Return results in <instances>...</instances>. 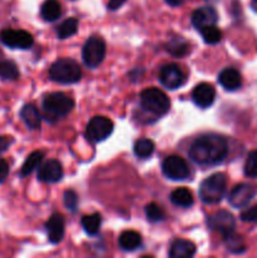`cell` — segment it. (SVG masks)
Instances as JSON below:
<instances>
[{
	"instance_id": "33",
	"label": "cell",
	"mask_w": 257,
	"mask_h": 258,
	"mask_svg": "<svg viewBox=\"0 0 257 258\" xmlns=\"http://www.w3.org/2000/svg\"><path fill=\"white\" fill-rule=\"evenodd\" d=\"M63 203L67 209L71 212H75L78 206V196L76 194L75 190H66L63 193Z\"/></svg>"
},
{
	"instance_id": "40",
	"label": "cell",
	"mask_w": 257,
	"mask_h": 258,
	"mask_svg": "<svg viewBox=\"0 0 257 258\" xmlns=\"http://www.w3.org/2000/svg\"><path fill=\"white\" fill-rule=\"evenodd\" d=\"M207 3H209V4H214V3H217V2H219V0H206Z\"/></svg>"
},
{
	"instance_id": "14",
	"label": "cell",
	"mask_w": 257,
	"mask_h": 258,
	"mask_svg": "<svg viewBox=\"0 0 257 258\" xmlns=\"http://www.w3.org/2000/svg\"><path fill=\"white\" fill-rule=\"evenodd\" d=\"M37 178L43 183H58L63 178V168L58 160H48L44 164H40L38 168Z\"/></svg>"
},
{
	"instance_id": "30",
	"label": "cell",
	"mask_w": 257,
	"mask_h": 258,
	"mask_svg": "<svg viewBox=\"0 0 257 258\" xmlns=\"http://www.w3.org/2000/svg\"><path fill=\"white\" fill-rule=\"evenodd\" d=\"M203 37V40L207 44H217L222 39V32L216 27V25H209V27L203 28L199 30Z\"/></svg>"
},
{
	"instance_id": "34",
	"label": "cell",
	"mask_w": 257,
	"mask_h": 258,
	"mask_svg": "<svg viewBox=\"0 0 257 258\" xmlns=\"http://www.w3.org/2000/svg\"><path fill=\"white\" fill-rule=\"evenodd\" d=\"M239 218L243 222H249V223H257V204L248 209H244L241 213Z\"/></svg>"
},
{
	"instance_id": "2",
	"label": "cell",
	"mask_w": 257,
	"mask_h": 258,
	"mask_svg": "<svg viewBox=\"0 0 257 258\" xmlns=\"http://www.w3.org/2000/svg\"><path fill=\"white\" fill-rule=\"evenodd\" d=\"M227 189L224 174L216 173L204 179L199 186V198L206 204H217L223 199Z\"/></svg>"
},
{
	"instance_id": "20",
	"label": "cell",
	"mask_w": 257,
	"mask_h": 258,
	"mask_svg": "<svg viewBox=\"0 0 257 258\" xmlns=\"http://www.w3.org/2000/svg\"><path fill=\"white\" fill-rule=\"evenodd\" d=\"M118 246L123 251H135L141 246V236L135 231H125L118 237Z\"/></svg>"
},
{
	"instance_id": "25",
	"label": "cell",
	"mask_w": 257,
	"mask_h": 258,
	"mask_svg": "<svg viewBox=\"0 0 257 258\" xmlns=\"http://www.w3.org/2000/svg\"><path fill=\"white\" fill-rule=\"evenodd\" d=\"M81 224H82L83 229L88 236H96L101 228V214L93 213L83 216L81 219Z\"/></svg>"
},
{
	"instance_id": "39",
	"label": "cell",
	"mask_w": 257,
	"mask_h": 258,
	"mask_svg": "<svg viewBox=\"0 0 257 258\" xmlns=\"http://www.w3.org/2000/svg\"><path fill=\"white\" fill-rule=\"evenodd\" d=\"M249 5H251L252 10H253L254 13H257V0H251Z\"/></svg>"
},
{
	"instance_id": "29",
	"label": "cell",
	"mask_w": 257,
	"mask_h": 258,
	"mask_svg": "<svg viewBox=\"0 0 257 258\" xmlns=\"http://www.w3.org/2000/svg\"><path fill=\"white\" fill-rule=\"evenodd\" d=\"M78 29V20L76 18H68L65 22L60 23L59 27L57 28V37L59 39H67L77 33Z\"/></svg>"
},
{
	"instance_id": "15",
	"label": "cell",
	"mask_w": 257,
	"mask_h": 258,
	"mask_svg": "<svg viewBox=\"0 0 257 258\" xmlns=\"http://www.w3.org/2000/svg\"><path fill=\"white\" fill-rule=\"evenodd\" d=\"M191 100L198 107H209V106L213 105L214 100H216V90L209 83H199L194 87L193 92H191Z\"/></svg>"
},
{
	"instance_id": "23",
	"label": "cell",
	"mask_w": 257,
	"mask_h": 258,
	"mask_svg": "<svg viewBox=\"0 0 257 258\" xmlns=\"http://www.w3.org/2000/svg\"><path fill=\"white\" fill-rule=\"evenodd\" d=\"M166 50L174 57H183L189 52V43L180 35L173 37L165 44Z\"/></svg>"
},
{
	"instance_id": "31",
	"label": "cell",
	"mask_w": 257,
	"mask_h": 258,
	"mask_svg": "<svg viewBox=\"0 0 257 258\" xmlns=\"http://www.w3.org/2000/svg\"><path fill=\"white\" fill-rule=\"evenodd\" d=\"M146 219L151 223H158L165 219V212L160 208L156 203H149L145 207Z\"/></svg>"
},
{
	"instance_id": "26",
	"label": "cell",
	"mask_w": 257,
	"mask_h": 258,
	"mask_svg": "<svg viewBox=\"0 0 257 258\" xmlns=\"http://www.w3.org/2000/svg\"><path fill=\"white\" fill-rule=\"evenodd\" d=\"M19 77L18 66L13 60L0 58V80L15 81Z\"/></svg>"
},
{
	"instance_id": "38",
	"label": "cell",
	"mask_w": 257,
	"mask_h": 258,
	"mask_svg": "<svg viewBox=\"0 0 257 258\" xmlns=\"http://www.w3.org/2000/svg\"><path fill=\"white\" fill-rule=\"evenodd\" d=\"M184 0H165L166 4H169L170 7H179L180 4H183Z\"/></svg>"
},
{
	"instance_id": "13",
	"label": "cell",
	"mask_w": 257,
	"mask_h": 258,
	"mask_svg": "<svg viewBox=\"0 0 257 258\" xmlns=\"http://www.w3.org/2000/svg\"><path fill=\"white\" fill-rule=\"evenodd\" d=\"M190 22L191 25L197 30H202L203 28L209 27V25L217 24V22H218V13L211 5L198 8V9H196L191 13Z\"/></svg>"
},
{
	"instance_id": "5",
	"label": "cell",
	"mask_w": 257,
	"mask_h": 258,
	"mask_svg": "<svg viewBox=\"0 0 257 258\" xmlns=\"http://www.w3.org/2000/svg\"><path fill=\"white\" fill-rule=\"evenodd\" d=\"M75 107V101L62 92L48 93L43 98V108L47 118H58L67 116Z\"/></svg>"
},
{
	"instance_id": "28",
	"label": "cell",
	"mask_w": 257,
	"mask_h": 258,
	"mask_svg": "<svg viewBox=\"0 0 257 258\" xmlns=\"http://www.w3.org/2000/svg\"><path fill=\"white\" fill-rule=\"evenodd\" d=\"M224 243H226L227 249H228L231 253H243L246 251V244H244L243 238H242L239 234L233 233L228 234V236L224 237Z\"/></svg>"
},
{
	"instance_id": "19",
	"label": "cell",
	"mask_w": 257,
	"mask_h": 258,
	"mask_svg": "<svg viewBox=\"0 0 257 258\" xmlns=\"http://www.w3.org/2000/svg\"><path fill=\"white\" fill-rule=\"evenodd\" d=\"M20 117H22L23 122L30 130H37V128H39L42 117H40L39 111H38V108L34 105L28 103V105L23 106L22 110H20Z\"/></svg>"
},
{
	"instance_id": "9",
	"label": "cell",
	"mask_w": 257,
	"mask_h": 258,
	"mask_svg": "<svg viewBox=\"0 0 257 258\" xmlns=\"http://www.w3.org/2000/svg\"><path fill=\"white\" fill-rule=\"evenodd\" d=\"M0 42L12 49H29L34 44L30 33L22 29H4L0 32Z\"/></svg>"
},
{
	"instance_id": "35",
	"label": "cell",
	"mask_w": 257,
	"mask_h": 258,
	"mask_svg": "<svg viewBox=\"0 0 257 258\" xmlns=\"http://www.w3.org/2000/svg\"><path fill=\"white\" fill-rule=\"evenodd\" d=\"M9 175V164L5 159H0V184L4 183Z\"/></svg>"
},
{
	"instance_id": "27",
	"label": "cell",
	"mask_w": 257,
	"mask_h": 258,
	"mask_svg": "<svg viewBox=\"0 0 257 258\" xmlns=\"http://www.w3.org/2000/svg\"><path fill=\"white\" fill-rule=\"evenodd\" d=\"M154 150H155V145L150 139H139L134 145V154L138 156L139 159H148L153 155Z\"/></svg>"
},
{
	"instance_id": "18",
	"label": "cell",
	"mask_w": 257,
	"mask_h": 258,
	"mask_svg": "<svg viewBox=\"0 0 257 258\" xmlns=\"http://www.w3.org/2000/svg\"><path fill=\"white\" fill-rule=\"evenodd\" d=\"M197 247L188 239H175L169 248L170 258H190L196 254Z\"/></svg>"
},
{
	"instance_id": "17",
	"label": "cell",
	"mask_w": 257,
	"mask_h": 258,
	"mask_svg": "<svg viewBox=\"0 0 257 258\" xmlns=\"http://www.w3.org/2000/svg\"><path fill=\"white\" fill-rule=\"evenodd\" d=\"M218 82L224 90L237 91L242 86V77L238 71L232 67H228L219 72Z\"/></svg>"
},
{
	"instance_id": "37",
	"label": "cell",
	"mask_w": 257,
	"mask_h": 258,
	"mask_svg": "<svg viewBox=\"0 0 257 258\" xmlns=\"http://www.w3.org/2000/svg\"><path fill=\"white\" fill-rule=\"evenodd\" d=\"M127 0H108L107 2V9L108 10H117L118 8L122 7Z\"/></svg>"
},
{
	"instance_id": "24",
	"label": "cell",
	"mask_w": 257,
	"mask_h": 258,
	"mask_svg": "<svg viewBox=\"0 0 257 258\" xmlns=\"http://www.w3.org/2000/svg\"><path fill=\"white\" fill-rule=\"evenodd\" d=\"M42 151H33L32 154H29L28 158L25 159L24 164L22 165V169H20V176H28L29 174H32L35 169L39 168V165L42 164Z\"/></svg>"
},
{
	"instance_id": "21",
	"label": "cell",
	"mask_w": 257,
	"mask_h": 258,
	"mask_svg": "<svg viewBox=\"0 0 257 258\" xmlns=\"http://www.w3.org/2000/svg\"><path fill=\"white\" fill-rule=\"evenodd\" d=\"M62 15V7L58 0H45L40 7V17L45 22H55Z\"/></svg>"
},
{
	"instance_id": "22",
	"label": "cell",
	"mask_w": 257,
	"mask_h": 258,
	"mask_svg": "<svg viewBox=\"0 0 257 258\" xmlns=\"http://www.w3.org/2000/svg\"><path fill=\"white\" fill-rule=\"evenodd\" d=\"M170 202L176 207H181V208H189L193 206L194 199L191 196L190 190L186 188H178L175 190L171 191L170 194Z\"/></svg>"
},
{
	"instance_id": "8",
	"label": "cell",
	"mask_w": 257,
	"mask_h": 258,
	"mask_svg": "<svg viewBox=\"0 0 257 258\" xmlns=\"http://www.w3.org/2000/svg\"><path fill=\"white\" fill-rule=\"evenodd\" d=\"M163 174L170 180H185L190 175L189 165L183 158L176 155H170L165 158L161 163Z\"/></svg>"
},
{
	"instance_id": "7",
	"label": "cell",
	"mask_w": 257,
	"mask_h": 258,
	"mask_svg": "<svg viewBox=\"0 0 257 258\" xmlns=\"http://www.w3.org/2000/svg\"><path fill=\"white\" fill-rule=\"evenodd\" d=\"M113 131V122L106 116H95L86 127V138L91 143H100L106 140Z\"/></svg>"
},
{
	"instance_id": "1",
	"label": "cell",
	"mask_w": 257,
	"mask_h": 258,
	"mask_svg": "<svg viewBox=\"0 0 257 258\" xmlns=\"http://www.w3.org/2000/svg\"><path fill=\"white\" fill-rule=\"evenodd\" d=\"M228 155V143L216 134H206L193 141L189 148V158L202 166L221 164Z\"/></svg>"
},
{
	"instance_id": "32",
	"label": "cell",
	"mask_w": 257,
	"mask_h": 258,
	"mask_svg": "<svg viewBox=\"0 0 257 258\" xmlns=\"http://www.w3.org/2000/svg\"><path fill=\"white\" fill-rule=\"evenodd\" d=\"M244 175L247 178H257V150L251 151L247 156L244 163Z\"/></svg>"
},
{
	"instance_id": "16",
	"label": "cell",
	"mask_w": 257,
	"mask_h": 258,
	"mask_svg": "<svg viewBox=\"0 0 257 258\" xmlns=\"http://www.w3.org/2000/svg\"><path fill=\"white\" fill-rule=\"evenodd\" d=\"M45 231H47V236L50 243H59L65 236V218L62 214L55 213L50 216V218L45 223Z\"/></svg>"
},
{
	"instance_id": "4",
	"label": "cell",
	"mask_w": 257,
	"mask_h": 258,
	"mask_svg": "<svg viewBox=\"0 0 257 258\" xmlns=\"http://www.w3.org/2000/svg\"><path fill=\"white\" fill-rule=\"evenodd\" d=\"M140 105L144 111L160 117L170 110V100L159 88H146L140 93Z\"/></svg>"
},
{
	"instance_id": "6",
	"label": "cell",
	"mask_w": 257,
	"mask_h": 258,
	"mask_svg": "<svg viewBox=\"0 0 257 258\" xmlns=\"http://www.w3.org/2000/svg\"><path fill=\"white\" fill-rule=\"evenodd\" d=\"M106 54L105 40L97 35H92L86 40L82 48V59L88 68H96L102 63Z\"/></svg>"
},
{
	"instance_id": "11",
	"label": "cell",
	"mask_w": 257,
	"mask_h": 258,
	"mask_svg": "<svg viewBox=\"0 0 257 258\" xmlns=\"http://www.w3.org/2000/svg\"><path fill=\"white\" fill-rule=\"evenodd\" d=\"M257 196L256 186L247 183L237 184L228 196V202L233 208L241 209L248 206L252 199Z\"/></svg>"
},
{
	"instance_id": "3",
	"label": "cell",
	"mask_w": 257,
	"mask_h": 258,
	"mask_svg": "<svg viewBox=\"0 0 257 258\" xmlns=\"http://www.w3.org/2000/svg\"><path fill=\"white\" fill-rule=\"evenodd\" d=\"M81 67L76 60L70 58H60L55 60L49 68V78L60 85H72L81 80Z\"/></svg>"
},
{
	"instance_id": "12",
	"label": "cell",
	"mask_w": 257,
	"mask_h": 258,
	"mask_svg": "<svg viewBox=\"0 0 257 258\" xmlns=\"http://www.w3.org/2000/svg\"><path fill=\"white\" fill-rule=\"evenodd\" d=\"M207 224H208L212 231L218 232L222 236L226 237L234 232L236 221H234V217L229 212L218 211L209 217Z\"/></svg>"
},
{
	"instance_id": "36",
	"label": "cell",
	"mask_w": 257,
	"mask_h": 258,
	"mask_svg": "<svg viewBox=\"0 0 257 258\" xmlns=\"http://www.w3.org/2000/svg\"><path fill=\"white\" fill-rule=\"evenodd\" d=\"M13 143H14V139L12 136H0V154L7 151Z\"/></svg>"
},
{
	"instance_id": "10",
	"label": "cell",
	"mask_w": 257,
	"mask_h": 258,
	"mask_svg": "<svg viewBox=\"0 0 257 258\" xmlns=\"http://www.w3.org/2000/svg\"><path fill=\"white\" fill-rule=\"evenodd\" d=\"M159 81L168 90H176L185 82V75L183 70L175 63H169L161 67L159 72Z\"/></svg>"
}]
</instances>
